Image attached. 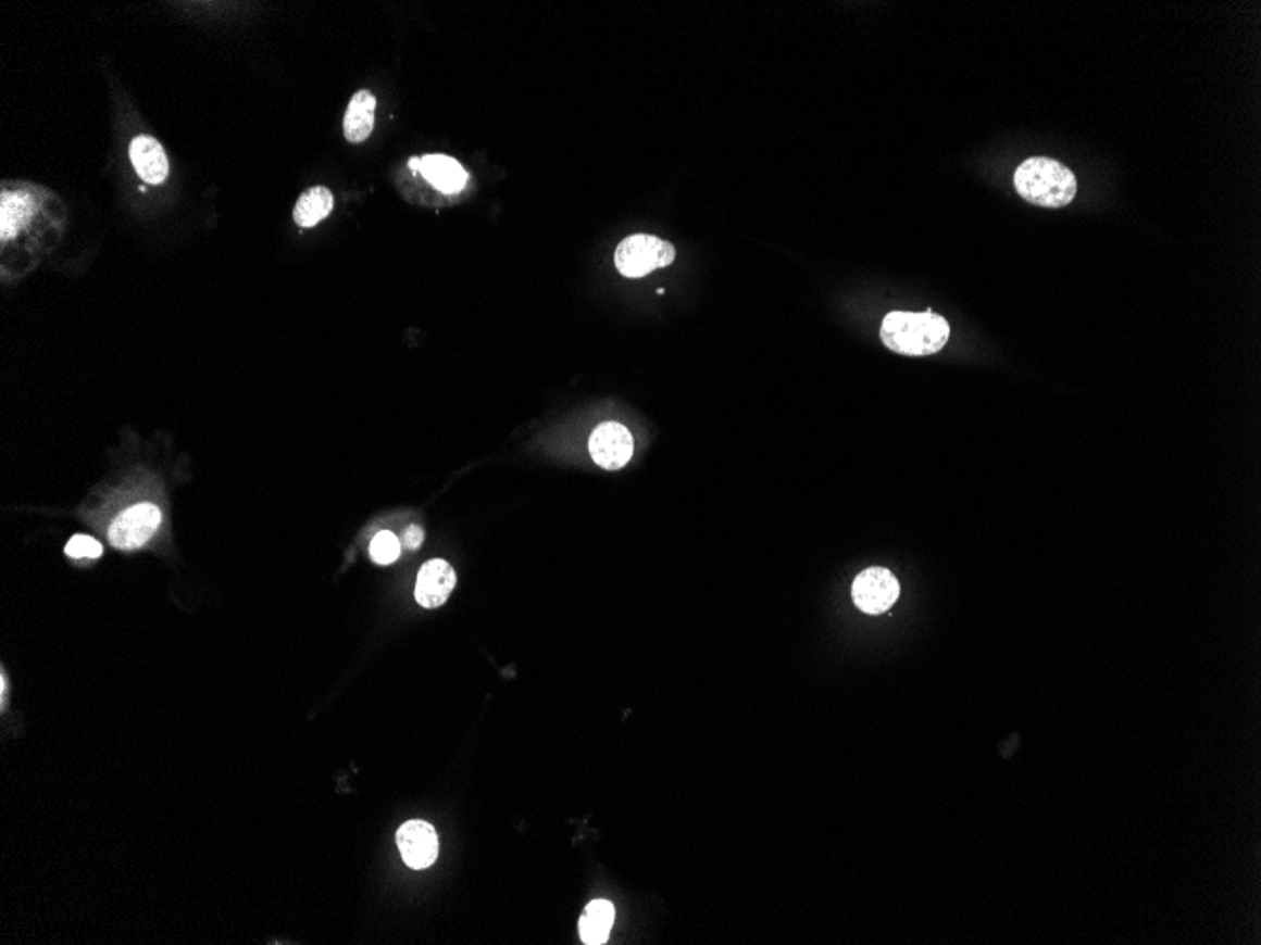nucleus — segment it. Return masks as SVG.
I'll return each instance as SVG.
<instances>
[{
  "mask_svg": "<svg viewBox=\"0 0 1261 945\" xmlns=\"http://www.w3.org/2000/svg\"><path fill=\"white\" fill-rule=\"evenodd\" d=\"M65 553L72 559H99L102 555V545L87 534H76L66 544Z\"/></svg>",
  "mask_w": 1261,
  "mask_h": 945,
  "instance_id": "nucleus-16",
  "label": "nucleus"
},
{
  "mask_svg": "<svg viewBox=\"0 0 1261 945\" xmlns=\"http://www.w3.org/2000/svg\"><path fill=\"white\" fill-rule=\"evenodd\" d=\"M397 845L401 857L410 868L423 870L430 867L438 857V836L435 829L425 821H409L397 831Z\"/></svg>",
  "mask_w": 1261,
  "mask_h": 945,
  "instance_id": "nucleus-7",
  "label": "nucleus"
},
{
  "mask_svg": "<svg viewBox=\"0 0 1261 945\" xmlns=\"http://www.w3.org/2000/svg\"><path fill=\"white\" fill-rule=\"evenodd\" d=\"M423 544V530L417 525H410L409 529L404 530V545L409 550H417Z\"/></svg>",
  "mask_w": 1261,
  "mask_h": 945,
  "instance_id": "nucleus-17",
  "label": "nucleus"
},
{
  "mask_svg": "<svg viewBox=\"0 0 1261 945\" xmlns=\"http://www.w3.org/2000/svg\"><path fill=\"white\" fill-rule=\"evenodd\" d=\"M35 212L29 194L12 193L2 197V238L8 240L22 229Z\"/></svg>",
  "mask_w": 1261,
  "mask_h": 945,
  "instance_id": "nucleus-14",
  "label": "nucleus"
},
{
  "mask_svg": "<svg viewBox=\"0 0 1261 945\" xmlns=\"http://www.w3.org/2000/svg\"><path fill=\"white\" fill-rule=\"evenodd\" d=\"M401 555V542L389 530H382L371 544V557L376 565H391Z\"/></svg>",
  "mask_w": 1261,
  "mask_h": 945,
  "instance_id": "nucleus-15",
  "label": "nucleus"
},
{
  "mask_svg": "<svg viewBox=\"0 0 1261 945\" xmlns=\"http://www.w3.org/2000/svg\"><path fill=\"white\" fill-rule=\"evenodd\" d=\"M130 161L138 176L148 184H163L168 176V159L155 138L137 137L130 142Z\"/></svg>",
  "mask_w": 1261,
  "mask_h": 945,
  "instance_id": "nucleus-10",
  "label": "nucleus"
},
{
  "mask_svg": "<svg viewBox=\"0 0 1261 945\" xmlns=\"http://www.w3.org/2000/svg\"><path fill=\"white\" fill-rule=\"evenodd\" d=\"M1012 181L1025 202L1040 209H1065L1075 201L1078 191L1075 173L1050 158L1025 159Z\"/></svg>",
  "mask_w": 1261,
  "mask_h": 945,
  "instance_id": "nucleus-2",
  "label": "nucleus"
},
{
  "mask_svg": "<svg viewBox=\"0 0 1261 945\" xmlns=\"http://www.w3.org/2000/svg\"><path fill=\"white\" fill-rule=\"evenodd\" d=\"M335 197L327 187H312L295 204L294 219L299 227H314L333 212Z\"/></svg>",
  "mask_w": 1261,
  "mask_h": 945,
  "instance_id": "nucleus-13",
  "label": "nucleus"
},
{
  "mask_svg": "<svg viewBox=\"0 0 1261 945\" xmlns=\"http://www.w3.org/2000/svg\"><path fill=\"white\" fill-rule=\"evenodd\" d=\"M163 516L161 509L155 504H137L130 508L123 509L120 516L115 517L110 529H108V540L110 544L117 547V550H138L143 544H148V540L158 532L161 527Z\"/></svg>",
  "mask_w": 1261,
  "mask_h": 945,
  "instance_id": "nucleus-4",
  "label": "nucleus"
},
{
  "mask_svg": "<svg viewBox=\"0 0 1261 945\" xmlns=\"http://www.w3.org/2000/svg\"><path fill=\"white\" fill-rule=\"evenodd\" d=\"M589 453L602 468L620 470L633 458L635 440L624 425L616 421L601 423L589 437Z\"/></svg>",
  "mask_w": 1261,
  "mask_h": 945,
  "instance_id": "nucleus-6",
  "label": "nucleus"
},
{
  "mask_svg": "<svg viewBox=\"0 0 1261 945\" xmlns=\"http://www.w3.org/2000/svg\"><path fill=\"white\" fill-rule=\"evenodd\" d=\"M674 257L676 250L671 242L652 235H633L617 245L614 263L625 278H645L658 268L673 265Z\"/></svg>",
  "mask_w": 1261,
  "mask_h": 945,
  "instance_id": "nucleus-3",
  "label": "nucleus"
},
{
  "mask_svg": "<svg viewBox=\"0 0 1261 945\" xmlns=\"http://www.w3.org/2000/svg\"><path fill=\"white\" fill-rule=\"evenodd\" d=\"M376 99L371 91L361 89L351 97L345 115V137L348 142H365L374 129Z\"/></svg>",
  "mask_w": 1261,
  "mask_h": 945,
  "instance_id": "nucleus-11",
  "label": "nucleus"
},
{
  "mask_svg": "<svg viewBox=\"0 0 1261 945\" xmlns=\"http://www.w3.org/2000/svg\"><path fill=\"white\" fill-rule=\"evenodd\" d=\"M455 581L458 576L450 563L442 559L429 560L417 574L416 601L423 608H438L452 595Z\"/></svg>",
  "mask_w": 1261,
  "mask_h": 945,
  "instance_id": "nucleus-8",
  "label": "nucleus"
},
{
  "mask_svg": "<svg viewBox=\"0 0 1261 945\" xmlns=\"http://www.w3.org/2000/svg\"><path fill=\"white\" fill-rule=\"evenodd\" d=\"M899 593L901 588L896 576L882 566H871L853 580V604L871 616L888 612L899 598Z\"/></svg>",
  "mask_w": 1261,
  "mask_h": 945,
  "instance_id": "nucleus-5",
  "label": "nucleus"
},
{
  "mask_svg": "<svg viewBox=\"0 0 1261 945\" xmlns=\"http://www.w3.org/2000/svg\"><path fill=\"white\" fill-rule=\"evenodd\" d=\"M0 683H2V704H4V701H7V678H4V673H2Z\"/></svg>",
  "mask_w": 1261,
  "mask_h": 945,
  "instance_id": "nucleus-18",
  "label": "nucleus"
},
{
  "mask_svg": "<svg viewBox=\"0 0 1261 945\" xmlns=\"http://www.w3.org/2000/svg\"><path fill=\"white\" fill-rule=\"evenodd\" d=\"M616 910L609 900H594L582 914L578 931L584 944L602 945L609 940Z\"/></svg>",
  "mask_w": 1261,
  "mask_h": 945,
  "instance_id": "nucleus-12",
  "label": "nucleus"
},
{
  "mask_svg": "<svg viewBox=\"0 0 1261 945\" xmlns=\"http://www.w3.org/2000/svg\"><path fill=\"white\" fill-rule=\"evenodd\" d=\"M410 168L422 174L430 186L437 187L440 193L455 194L466 186L465 168L459 165L450 155H425V158L410 159Z\"/></svg>",
  "mask_w": 1261,
  "mask_h": 945,
  "instance_id": "nucleus-9",
  "label": "nucleus"
},
{
  "mask_svg": "<svg viewBox=\"0 0 1261 945\" xmlns=\"http://www.w3.org/2000/svg\"><path fill=\"white\" fill-rule=\"evenodd\" d=\"M950 338V325L933 310L889 312L881 327L882 344L894 353L924 357L939 353Z\"/></svg>",
  "mask_w": 1261,
  "mask_h": 945,
  "instance_id": "nucleus-1",
  "label": "nucleus"
}]
</instances>
